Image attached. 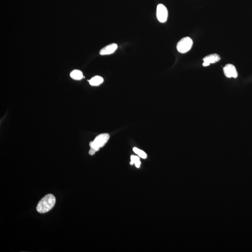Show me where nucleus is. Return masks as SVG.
<instances>
[{
  "label": "nucleus",
  "instance_id": "nucleus-3",
  "mask_svg": "<svg viewBox=\"0 0 252 252\" xmlns=\"http://www.w3.org/2000/svg\"><path fill=\"white\" fill-rule=\"evenodd\" d=\"M193 45V41L189 37H185L181 39L177 45L178 52L181 53H185L190 51Z\"/></svg>",
  "mask_w": 252,
  "mask_h": 252
},
{
  "label": "nucleus",
  "instance_id": "nucleus-2",
  "mask_svg": "<svg viewBox=\"0 0 252 252\" xmlns=\"http://www.w3.org/2000/svg\"><path fill=\"white\" fill-rule=\"evenodd\" d=\"M110 135L107 133L101 134L96 137L94 141L90 143V146L91 149H93L96 151H99L100 148L103 147L108 142Z\"/></svg>",
  "mask_w": 252,
  "mask_h": 252
},
{
  "label": "nucleus",
  "instance_id": "nucleus-12",
  "mask_svg": "<svg viewBox=\"0 0 252 252\" xmlns=\"http://www.w3.org/2000/svg\"><path fill=\"white\" fill-rule=\"evenodd\" d=\"M96 152V151L95 150L93 149H91V148L90 150H89V153L90 155H91V156H92V155H94V154Z\"/></svg>",
  "mask_w": 252,
  "mask_h": 252
},
{
  "label": "nucleus",
  "instance_id": "nucleus-11",
  "mask_svg": "<svg viewBox=\"0 0 252 252\" xmlns=\"http://www.w3.org/2000/svg\"><path fill=\"white\" fill-rule=\"evenodd\" d=\"M133 150L134 151L135 153H136L141 158H143V159H146L147 158V154L142 150L137 148H133Z\"/></svg>",
  "mask_w": 252,
  "mask_h": 252
},
{
  "label": "nucleus",
  "instance_id": "nucleus-5",
  "mask_svg": "<svg viewBox=\"0 0 252 252\" xmlns=\"http://www.w3.org/2000/svg\"><path fill=\"white\" fill-rule=\"evenodd\" d=\"M223 71L225 76L228 78H236L238 77L237 71L236 70V68L232 64L225 65L224 67Z\"/></svg>",
  "mask_w": 252,
  "mask_h": 252
},
{
  "label": "nucleus",
  "instance_id": "nucleus-1",
  "mask_svg": "<svg viewBox=\"0 0 252 252\" xmlns=\"http://www.w3.org/2000/svg\"><path fill=\"white\" fill-rule=\"evenodd\" d=\"M55 203L56 198L53 195H46L39 202L37 207V211L40 214L46 213L53 207Z\"/></svg>",
  "mask_w": 252,
  "mask_h": 252
},
{
  "label": "nucleus",
  "instance_id": "nucleus-8",
  "mask_svg": "<svg viewBox=\"0 0 252 252\" xmlns=\"http://www.w3.org/2000/svg\"><path fill=\"white\" fill-rule=\"evenodd\" d=\"M103 78L99 76H96L89 81L90 84L92 86H98L103 82Z\"/></svg>",
  "mask_w": 252,
  "mask_h": 252
},
{
  "label": "nucleus",
  "instance_id": "nucleus-4",
  "mask_svg": "<svg viewBox=\"0 0 252 252\" xmlns=\"http://www.w3.org/2000/svg\"><path fill=\"white\" fill-rule=\"evenodd\" d=\"M168 16V12L166 7L162 4H158L157 7V18L160 23L166 22Z\"/></svg>",
  "mask_w": 252,
  "mask_h": 252
},
{
  "label": "nucleus",
  "instance_id": "nucleus-10",
  "mask_svg": "<svg viewBox=\"0 0 252 252\" xmlns=\"http://www.w3.org/2000/svg\"><path fill=\"white\" fill-rule=\"evenodd\" d=\"M130 164L131 165L135 164V166L137 168H139L140 165H141V162H140V158H139V157L136 156H134V155L131 156Z\"/></svg>",
  "mask_w": 252,
  "mask_h": 252
},
{
  "label": "nucleus",
  "instance_id": "nucleus-9",
  "mask_svg": "<svg viewBox=\"0 0 252 252\" xmlns=\"http://www.w3.org/2000/svg\"><path fill=\"white\" fill-rule=\"evenodd\" d=\"M70 77L75 80H81L83 77L82 73L81 70H75L70 74Z\"/></svg>",
  "mask_w": 252,
  "mask_h": 252
},
{
  "label": "nucleus",
  "instance_id": "nucleus-6",
  "mask_svg": "<svg viewBox=\"0 0 252 252\" xmlns=\"http://www.w3.org/2000/svg\"><path fill=\"white\" fill-rule=\"evenodd\" d=\"M117 48H118V45L117 44L115 43L110 44L102 48L99 52V54L100 55L111 54L114 52Z\"/></svg>",
  "mask_w": 252,
  "mask_h": 252
},
{
  "label": "nucleus",
  "instance_id": "nucleus-7",
  "mask_svg": "<svg viewBox=\"0 0 252 252\" xmlns=\"http://www.w3.org/2000/svg\"><path fill=\"white\" fill-rule=\"evenodd\" d=\"M220 56L217 54H212L209 55L208 56L204 57L203 59V62L207 63L210 65L211 64H214L215 63L220 60Z\"/></svg>",
  "mask_w": 252,
  "mask_h": 252
}]
</instances>
